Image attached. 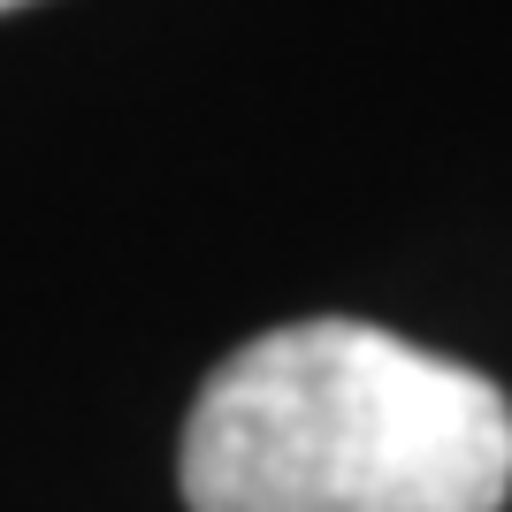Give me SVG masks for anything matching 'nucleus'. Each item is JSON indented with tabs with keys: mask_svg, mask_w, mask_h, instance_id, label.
<instances>
[{
	"mask_svg": "<svg viewBox=\"0 0 512 512\" xmlns=\"http://www.w3.org/2000/svg\"><path fill=\"white\" fill-rule=\"evenodd\" d=\"M505 497V390L375 321L268 329L184 421L192 512H505Z\"/></svg>",
	"mask_w": 512,
	"mask_h": 512,
	"instance_id": "1",
	"label": "nucleus"
},
{
	"mask_svg": "<svg viewBox=\"0 0 512 512\" xmlns=\"http://www.w3.org/2000/svg\"><path fill=\"white\" fill-rule=\"evenodd\" d=\"M0 8H23V0H0Z\"/></svg>",
	"mask_w": 512,
	"mask_h": 512,
	"instance_id": "2",
	"label": "nucleus"
}]
</instances>
